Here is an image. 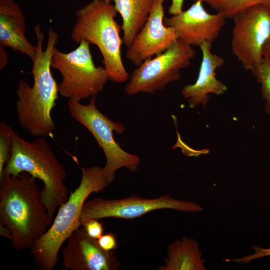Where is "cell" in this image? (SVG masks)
<instances>
[{"mask_svg": "<svg viewBox=\"0 0 270 270\" xmlns=\"http://www.w3.org/2000/svg\"><path fill=\"white\" fill-rule=\"evenodd\" d=\"M170 209L178 211L196 212L204 210L198 204L174 198L169 195L154 199L132 196L118 200L100 198L86 200L83 206L80 222L89 220L116 218L132 220L141 217L154 210Z\"/></svg>", "mask_w": 270, "mask_h": 270, "instance_id": "9", "label": "cell"}, {"mask_svg": "<svg viewBox=\"0 0 270 270\" xmlns=\"http://www.w3.org/2000/svg\"><path fill=\"white\" fill-rule=\"evenodd\" d=\"M0 235L1 236L8 238L10 240H12V234L10 230L8 228L2 224H0Z\"/></svg>", "mask_w": 270, "mask_h": 270, "instance_id": "27", "label": "cell"}, {"mask_svg": "<svg viewBox=\"0 0 270 270\" xmlns=\"http://www.w3.org/2000/svg\"><path fill=\"white\" fill-rule=\"evenodd\" d=\"M196 240L184 238L178 240L168 248V258L159 270H206V260Z\"/></svg>", "mask_w": 270, "mask_h": 270, "instance_id": "17", "label": "cell"}, {"mask_svg": "<svg viewBox=\"0 0 270 270\" xmlns=\"http://www.w3.org/2000/svg\"><path fill=\"white\" fill-rule=\"evenodd\" d=\"M200 48L202 58L198 79L194 84L184 86L182 90L184 98L192 108L200 104L206 108L211 97L210 94L220 96L228 90V86L216 78V70L224 65V58L212 52L211 44L204 42Z\"/></svg>", "mask_w": 270, "mask_h": 270, "instance_id": "14", "label": "cell"}, {"mask_svg": "<svg viewBox=\"0 0 270 270\" xmlns=\"http://www.w3.org/2000/svg\"><path fill=\"white\" fill-rule=\"evenodd\" d=\"M83 227L87 234L92 238L98 240L103 235L104 228L103 224L97 220H89L82 222Z\"/></svg>", "mask_w": 270, "mask_h": 270, "instance_id": "22", "label": "cell"}, {"mask_svg": "<svg viewBox=\"0 0 270 270\" xmlns=\"http://www.w3.org/2000/svg\"><path fill=\"white\" fill-rule=\"evenodd\" d=\"M165 0H154L148 20L128 48L126 57L136 66L164 52L178 40L175 30L164 24Z\"/></svg>", "mask_w": 270, "mask_h": 270, "instance_id": "12", "label": "cell"}, {"mask_svg": "<svg viewBox=\"0 0 270 270\" xmlns=\"http://www.w3.org/2000/svg\"><path fill=\"white\" fill-rule=\"evenodd\" d=\"M262 55L263 58L270 63V38L264 47Z\"/></svg>", "mask_w": 270, "mask_h": 270, "instance_id": "26", "label": "cell"}, {"mask_svg": "<svg viewBox=\"0 0 270 270\" xmlns=\"http://www.w3.org/2000/svg\"><path fill=\"white\" fill-rule=\"evenodd\" d=\"M51 66L58 70L62 78L58 84L60 95L79 102L102 92L109 77L104 66H96L90 44L82 42L69 53L54 50Z\"/></svg>", "mask_w": 270, "mask_h": 270, "instance_id": "6", "label": "cell"}, {"mask_svg": "<svg viewBox=\"0 0 270 270\" xmlns=\"http://www.w3.org/2000/svg\"><path fill=\"white\" fill-rule=\"evenodd\" d=\"M210 8L224 15L226 18H233L238 12L251 6L262 4L270 10V0H202Z\"/></svg>", "mask_w": 270, "mask_h": 270, "instance_id": "18", "label": "cell"}, {"mask_svg": "<svg viewBox=\"0 0 270 270\" xmlns=\"http://www.w3.org/2000/svg\"><path fill=\"white\" fill-rule=\"evenodd\" d=\"M37 40V52L32 60L31 74L34 82L20 80L16 90L18 101L16 112L20 125L32 136L40 138L50 136L56 130L52 112L56 105L59 94L58 84L51 71V59L57 44L58 34L50 26L46 48L43 50L44 33L39 25L34 28Z\"/></svg>", "mask_w": 270, "mask_h": 270, "instance_id": "2", "label": "cell"}, {"mask_svg": "<svg viewBox=\"0 0 270 270\" xmlns=\"http://www.w3.org/2000/svg\"><path fill=\"white\" fill-rule=\"evenodd\" d=\"M22 172H28L42 182L44 201L53 222L56 211L69 198L65 184L66 170L45 138H40L30 142L14 132L12 154L0 178L4 176H17Z\"/></svg>", "mask_w": 270, "mask_h": 270, "instance_id": "4", "label": "cell"}, {"mask_svg": "<svg viewBox=\"0 0 270 270\" xmlns=\"http://www.w3.org/2000/svg\"><path fill=\"white\" fill-rule=\"evenodd\" d=\"M37 180L26 172L0 178V224L10 230L18 252L31 249L52 222Z\"/></svg>", "mask_w": 270, "mask_h": 270, "instance_id": "1", "label": "cell"}, {"mask_svg": "<svg viewBox=\"0 0 270 270\" xmlns=\"http://www.w3.org/2000/svg\"><path fill=\"white\" fill-rule=\"evenodd\" d=\"M231 42L234 54L248 71H252L262 60L264 47L270 38V10L256 5L237 14Z\"/></svg>", "mask_w": 270, "mask_h": 270, "instance_id": "10", "label": "cell"}, {"mask_svg": "<svg viewBox=\"0 0 270 270\" xmlns=\"http://www.w3.org/2000/svg\"><path fill=\"white\" fill-rule=\"evenodd\" d=\"M122 20L123 42L127 48L146 23L154 0H113Z\"/></svg>", "mask_w": 270, "mask_h": 270, "instance_id": "16", "label": "cell"}, {"mask_svg": "<svg viewBox=\"0 0 270 270\" xmlns=\"http://www.w3.org/2000/svg\"><path fill=\"white\" fill-rule=\"evenodd\" d=\"M252 72L262 86V96L266 102L265 111L270 115V63L263 58Z\"/></svg>", "mask_w": 270, "mask_h": 270, "instance_id": "20", "label": "cell"}, {"mask_svg": "<svg viewBox=\"0 0 270 270\" xmlns=\"http://www.w3.org/2000/svg\"><path fill=\"white\" fill-rule=\"evenodd\" d=\"M100 246L108 252L116 250L118 247L116 236L112 233L102 235L98 240Z\"/></svg>", "mask_w": 270, "mask_h": 270, "instance_id": "23", "label": "cell"}, {"mask_svg": "<svg viewBox=\"0 0 270 270\" xmlns=\"http://www.w3.org/2000/svg\"><path fill=\"white\" fill-rule=\"evenodd\" d=\"M0 69L2 70L6 67L8 62L7 53L4 50V47L0 46Z\"/></svg>", "mask_w": 270, "mask_h": 270, "instance_id": "25", "label": "cell"}, {"mask_svg": "<svg viewBox=\"0 0 270 270\" xmlns=\"http://www.w3.org/2000/svg\"><path fill=\"white\" fill-rule=\"evenodd\" d=\"M26 18L18 4L14 0H0V46L27 55L33 60L36 46L26 36Z\"/></svg>", "mask_w": 270, "mask_h": 270, "instance_id": "15", "label": "cell"}, {"mask_svg": "<svg viewBox=\"0 0 270 270\" xmlns=\"http://www.w3.org/2000/svg\"><path fill=\"white\" fill-rule=\"evenodd\" d=\"M81 170L79 186L59 208L48 230L31 248L34 264L42 270H52L57 265L62 246L81 226L82 210L89 196L104 191L112 183L104 168L95 166Z\"/></svg>", "mask_w": 270, "mask_h": 270, "instance_id": "3", "label": "cell"}, {"mask_svg": "<svg viewBox=\"0 0 270 270\" xmlns=\"http://www.w3.org/2000/svg\"><path fill=\"white\" fill-rule=\"evenodd\" d=\"M68 110L71 116L84 126L92 134L99 146L103 150L106 164L104 170L112 182L118 170L125 168L132 172L138 168L140 160L124 150L116 142L114 132L121 135L125 131L124 126L110 120L100 112L96 106V96L92 97L88 105L69 100Z\"/></svg>", "mask_w": 270, "mask_h": 270, "instance_id": "7", "label": "cell"}, {"mask_svg": "<svg viewBox=\"0 0 270 270\" xmlns=\"http://www.w3.org/2000/svg\"><path fill=\"white\" fill-rule=\"evenodd\" d=\"M202 0H197L188 10L164 18V24L172 27L178 40L190 46L212 44L218 37L226 24V16L220 13L206 11Z\"/></svg>", "mask_w": 270, "mask_h": 270, "instance_id": "11", "label": "cell"}, {"mask_svg": "<svg viewBox=\"0 0 270 270\" xmlns=\"http://www.w3.org/2000/svg\"><path fill=\"white\" fill-rule=\"evenodd\" d=\"M172 4L168 9V12L174 16L182 12V10L184 0H172Z\"/></svg>", "mask_w": 270, "mask_h": 270, "instance_id": "24", "label": "cell"}, {"mask_svg": "<svg viewBox=\"0 0 270 270\" xmlns=\"http://www.w3.org/2000/svg\"><path fill=\"white\" fill-rule=\"evenodd\" d=\"M62 257L66 270H117L120 265L114 251L102 249L82 226L68 238Z\"/></svg>", "mask_w": 270, "mask_h": 270, "instance_id": "13", "label": "cell"}, {"mask_svg": "<svg viewBox=\"0 0 270 270\" xmlns=\"http://www.w3.org/2000/svg\"><path fill=\"white\" fill-rule=\"evenodd\" d=\"M14 132L6 123H0V178L12 154Z\"/></svg>", "mask_w": 270, "mask_h": 270, "instance_id": "19", "label": "cell"}, {"mask_svg": "<svg viewBox=\"0 0 270 270\" xmlns=\"http://www.w3.org/2000/svg\"><path fill=\"white\" fill-rule=\"evenodd\" d=\"M118 12L110 0H93L76 12L71 38L96 46L103 57L109 80L123 83L130 78L122 56L124 43L120 27L115 20Z\"/></svg>", "mask_w": 270, "mask_h": 270, "instance_id": "5", "label": "cell"}, {"mask_svg": "<svg viewBox=\"0 0 270 270\" xmlns=\"http://www.w3.org/2000/svg\"><path fill=\"white\" fill-rule=\"evenodd\" d=\"M196 55L192 46L178 40L164 52L138 66L126 84L125 92L132 96L139 93L154 94L164 89L180 80L181 70L189 66Z\"/></svg>", "mask_w": 270, "mask_h": 270, "instance_id": "8", "label": "cell"}, {"mask_svg": "<svg viewBox=\"0 0 270 270\" xmlns=\"http://www.w3.org/2000/svg\"><path fill=\"white\" fill-rule=\"evenodd\" d=\"M252 249L254 252L251 255L236 259H227L225 260V261L226 262H232L238 264H248L253 260L267 256H270V248H263L254 245L252 246Z\"/></svg>", "mask_w": 270, "mask_h": 270, "instance_id": "21", "label": "cell"}]
</instances>
